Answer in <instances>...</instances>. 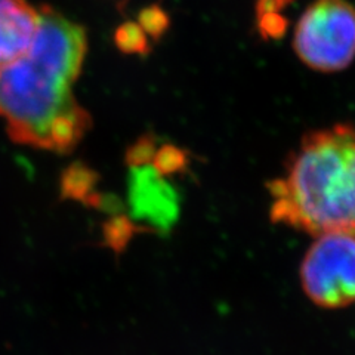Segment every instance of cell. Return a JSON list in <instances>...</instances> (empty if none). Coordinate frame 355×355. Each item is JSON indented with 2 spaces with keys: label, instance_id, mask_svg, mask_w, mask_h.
<instances>
[{
  "label": "cell",
  "instance_id": "obj_3",
  "mask_svg": "<svg viewBox=\"0 0 355 355\" xmlns=\"http://www.w3.org/2000/svg\"><path fill=\"white\" fill-rule=\"evenodd\" d=\"M293 48L315 71L347 69L355 58V9L347 0H315L297 21Z\"/></svg>",
  "mask_w": 355,
  "mask_h": 355
},
{
  "label": "cell",
  "instance_id": "obj_6",
  "mask_svg": "<svg viewBox=\"0 0 355 355\" xmlns=\"http://www.w3.org/2000/svg\"><path fill=\"white\" fill-rule=\"evenodd\" d=\"M40 9L27 0H0V65L24 55L35 39Z\"/></svg>",
  "mask_w": 355,
  "mask_h": 355
},
{
  "label": "cell",
  "instance_id": "obj_14",
  "mask_svg": "<svg viewBox=\"0 0 355 355\" xmlns=\"http://www.w3.org/2000/svg\"><path fill=\"white\" fill-rule=\"evenodd\" d=\"M292 0H259L258 2V15L277 12L280 14V10L291 3Z\"/></svg>",
  "mask_w": 355,
  "mask_h": 355
},
{
  "label": "cell",
  "instance_id": "obj_12",
  "mask_svg": "<svg viewBox=\"0 0 355 355\" xmlns=\"http://www.w3.org/2000/svg\"><path fill=\"white\" fill-rule=\"evenodd\" d=\"M141 28L148 31L151 36H162L166 27H168V17L159 8H153L151 10H146L144 17H141Z\"/></svg>",
  "mask_w": 355,
  "mask_h": 355
},
{
  "label": "cell",
  "instance_id": "obj_4",
  "mask_svg": "<svg viewBox=\"0 0 355 355\" xmlns=\"http://www.w3.org/2000/svg\"><path fill=\"white\" fill-rule=\"evenodd\" d=\"M304 292L321 308L355 302V236L327 232L317 236L301 265Z\"/></svg>",
  "mask_w": 355,
  "mask_h": 355
},
{
  "label": "cell",
  "instance_id": "obj_1",
  "mask_svg": "<svg viewBox=\"0 0 355 355\" xmlns=\"http://www.w3.org/2000/svg\"><path fill=\"white\" fill-rule=\"evenodd\" d=\"M86 49L82 26L49 6L40 8L39 28L28 51L0 65V117L15 142L44 148L53 120L80 107L73 85Z\"/></svg>",
  "mask_w": 355,
  "mask_h": 355
},
{
  "label": "cell",
  "instance_id": "obj_2",
  "mask_svg": "<svg viewBox=\"0 0 355 355\" xmlns=\"http://www.w3.org/2000/svg\"><path fill=\"white\" fill-rule=\"evenodd\" d=\"M268 190L271 219L309 234L355 236V128L309 132Z\"/></svg>",
  "mask_w": 355,
  "mask_h": 355
},
{
  "label": "cell",
  "instance_id": "obj_8",
  "mask_svg": "<svg viewBox=\"0 0 355 355\" xmlns=\"http://www.w3.org/2000/svg\"><path fill=\"white\" fill-rule=\"evenodd\" d=\"M187 166V155L178 147L163 146L160 150L155 151L153 159V168L162 176H168L172 173L181 172Z\"/></svg>",
  "mask_w": 355,
  "mask_h": 355
},
{
  "label": "cell",
  "instance_id": "obj_5",
  "mask_svg": "<svg viewBox=\"0 0 355 355\" xmlns=\"http://www.w3.org/2000/svg\"><path fill=\"white\" fill-rule=\"evenodd\" d=\"M153 164L132 168L129 176V206L138 219L153 227H171L176 218V194Z\"/></svg>",
  "mask_w": 355,
  "mask_h": 355
},
{
  "label": "cell",
  "instance_id": "obj_9",
  "mask_svg": "<svg viewBox=\"0 0 355 355\" xmlns=\"http://www.w3.org/2000/svg\"><path fill=\"white\" fill-rule=\"evenodd\" d=\"M137 227L125 216H117L111 219L105 227V240L107 244L114 250H121L129 243Z\"/></svg>",
  "mask_w": 355,
  "mask_h": 355
},
{
  "label": "cell",
  "instance_id": "obj_13",
  "mask_svg": "<svg viewBox=\"0 0 355 355\" xmlns=\"http://www.w3.org/2000/svg\"><path fill=\"white\" fill-rule=\"evenodd\" d=\"M258 24H259L261 35L263 37H280L286 31L287 21L280 14L270 12V14L259 15Z\"/></svg>",
  "mask_w": 355,
  "mask_h": 355
},
{
  "label": "cell",
  "instance_id": "obj_7",
  "mask_svg": "<svg viewBox=\"0 0 355 355\" xmlns=\"http://www.w3.org/2000/svg\"><path fill=\"white\" fill-rule=\"evenodd\" d=\"M96 173L85 164L74 163L62 173L61 178V193L64 198L77 200V202L89 203L99 207L103 205V197L95 194Z\"/></svg>",
  "mask_w": 355,
  "mask_h": 355
},
{
  "label": "cell",
  "instance_id": "obj_10",
  "mask_svg": "<svg viewBox=\"0 0 355 355\" xmlns=\"http://www.w3.org/2000/svg\"><path fill=\"white\" fill-rule=\"evenodd\" d=\"M116 40L119 48L128 53H146L148 51L146 33L135 24L121 27L117 31Z\"/></svg>",
  "mask_w": 355,
  "mask_h": 355
},
{
  "label": "cell",
  "instance_id": "obj_11",
  "mask_svg": "<svg viewBox=\"0 0 355 355\" xmlns=\"http://www.w3.org/2000/svg\"><path fill=\"white\" fill-rule=\"evenodd\" d=\"M155 151L157 150H155L154 139L151 137H144L129 148L126 162L130 168H139V166L150 164L153 163Z\"/></svg>",
  "mask_w": 355,
  "mask_h": 355
}]
</instances>
